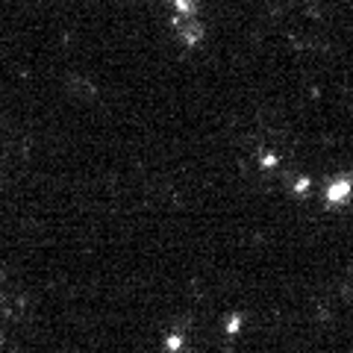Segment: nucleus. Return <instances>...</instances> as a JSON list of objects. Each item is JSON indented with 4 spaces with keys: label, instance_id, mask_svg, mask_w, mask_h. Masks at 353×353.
<instances>
[{
    "label": "nucleus",
    "instance_id": "nucleus-1",
    "mask_svg": "<svg viewBox=\"0 0 353 353\" xmlns=\"http://www.w3.org/2000/svg\"><path fill=\"white\" fill-rule=\"evenodd\" d=\"M165 24L171 39L185 50H194L206 41V15L197 0H165Z\"/></svg>",
    "mask_w": 353,
    "mask_h": 353
},
{
    "label": "nucleus",
    "instance_id": "nucleus-3",
    "mask_svg": "<svg viewBox=\"0 0 353 353\" xmlns=\"http://www.w3.org/2000/svg\"><path fill=\"white\" fill-rule=\"evenodd\" d=\"M3 347H6V327L0 321V353H3Z\"/></svg>",
    "mask_w": 353,
    "mask_h": 353
},
{
    "label": "nucleus",
    "instance_id": "nucleus-4",
    "mask_svg": "<svg viewBox=\"0 0 353 353\" xmlns=\"http://www.w3.org/2000/svg\"><path fill=\"white\" fill-rule=\"evenodd\" d=\"M0 168H3V148H0Z\"/></svg>",
    "mask_w": 353,
    "mask_h": 353
},
{
    "label": "nucleus",
    "instance_id": "nucleus-2",
    "mask_svg": "<svg viewBox=\"0 0 353 353\" xmlns=\"http://www.w3.org/2000/svg\"><path fill=\"white\" fill-rule=\"evenodd\" d=\"M324 197H327V206H347L353 201V180L350 176H336V180H330L327 183V189H324Z\"/></svg>",
    "mask_w": 353,
    "mask_h": 353
}]
</instances>
